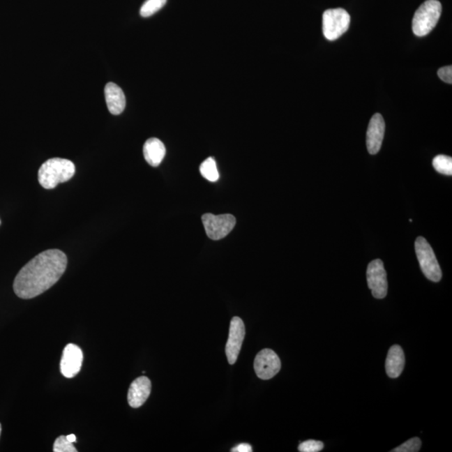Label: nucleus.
<instances>
[{
    "instance_id": "15",
    "label": "nucleus",
    "mask_w": 452,
    "mask_h": 452,
    "mask_svg": "<svg viewBox=\"0 0 452 452\" xmlns=\"http://www.w3.org/2000/svg\"><path fill=\"white\" fill-rule=\"evenodd\" d=\"M166 149L161 140L156 137L149 138L144 146V156L149 165L158 167L165 158Z\"/></svg>"
},
{
    "instance_id": "10",
    "label": "nucleus",
    "mask_w": 452,
    "mask_h": 452,
    "mask_svg": "<svg viewBox=\"0 0 452 452\" xmlns=\"http://www.w3.org/2000/svg\"><path fill=\"white\" fill-rule=\"evenodd\" d=\"M83 362L82 350L77 345L70 343L63 350L61 372L66 378H73L81 370Z\"/></svg>"
},
{
    "instance_id": "14",
    "label": "nucleus",
    "mask_w": 452,
    "mask_h": 452,
    "mask_svg": "<svg viewBox=\"0 0 452 452\" xmlns=\"http://www.w3.org/2000/svg\"><path fill=\"white\" fill-rule=\"evenodd\" d=\"M405 358L403 349L399 345H393L388 352L385 370L391 378L399 377L404 370Z\"/></svg>"
},
{
    "instance_id": "17",
    "label": "nucleus",
    "mask_w": 452,
    "mask_h": 452,
    "mask_svg": "<svg viewBox=\"0 0 452 452\" xmlns=\"http://www.w3.org/2000/svg\"><path fill=\"white\" fill-rule=\"evenodd\" d=\"M434 169L439 174L452 175V158L446 155H438L433 159Z\"/></svg>"
},
{
    "instance_id": "24",
    "label": "nucleus",
    "mask_w": 452,
    "mask_h": 452,
    "mask_svg": "<svg viewBox=\"0 0 452 452\" xmlns=\"http://www.w3.org/2000/svg\"><path fill=\"white\" fill-rule=\"evenodd\" d=\"M66 438H67V439H68L69 442H73V443H74V442H75V441H77V437H75V435L74 434L66 435Z\"/></svg>"
},
{
    "instance_id": "11",
    "label": "nucleus",
    "mask_w": 452,
    "mask_h": 452,
    "mask_svg": "<svg viewBox=\"0 0 452 452\" xmlns=\"http://www.w3.org/2000/svg\"><path fill=\"white\" fill-rule=\"evenodd\" d=\"M385 132V123L382 115L376 113L372 116L367 131V149L370 154H376L382 146Z\"/></svg>"
},
{
    "instance_id": "20",
    "label": "nucleus",
    "mask_w": 452,
    "mask_h": 452,
    "mask_svg": "<svg viewBox=\"0 0 452 452\" xmlns=\"http://www.w3.org/2000/svg\"><path fill=\"white\" fill-rule=\"evenodd\" d=\"M421 447V441L420 438L414 437L409 439V441L402 444L401 446H398L396 449L392 450V452H417L420 451Z\"/></svg>"
},
{
    "instance_id": "9",
    "label": "nucleus",
    "mask_w": 452,
    "mask_h": 452,
    "mask_svg": "<svg viewBox=\"0 0 452 452\" xmlns=\"http://www.w3.org/2000/svg\"><path fill=\"white\" fill-rule=\"evenodd\" d=\"M245 336L244 322L240 317H233L230 322L229 338L225 346V354L229 364L236 362Z\"/></svg>"
},
{
    "instance_id": "18",
    "label": "nucleus",
    "mask_w": 452,
    "mask_h": 452,
    "mask_svg": "<svg viewBox=\"0 0 452 452\" xmlns=\"http://www.w3.org/2000/svg\"><path fill=\"white\" fill-rule=\"evenodd\" d=\"M167 0H146L140 10L142 17H150L165 6Z\"/></svg>"
},
{
    "instance_id": "26",
    "label": "nucleus",
    "mask_w": 452,
    "mask_h": 452,
    "mask_svg": "<svg viewBox=\"0 0 452 452\" xmlns=\"http://www.w3.org/2000/svg\"><path fill=\"white\" fill-rule=\"evenodd\" d=\"M0 223H1V222H0Z\"/></svg>"
},
{
    "instance_id": "5",
    "label": "nucleus",
    "mask_w": 452,
    "mask_h": 452,
    "mask_svg": "<svg viewBox=\"0 0 452 452\" xmlns=\"http://www.w3.org/2000/svg\"><path fill=\"white\" fill-rule=\"evenodd\" d=\"M350 15L343 8L326 10L322 15V31L326 39H338L349 28Z\"/></svg>"
},
{
    "instance_id": "4",
    "label": "nucleus",
    "mask_w": 452,
    "mask_h": 452,
    "mask_svg": "<svg viewBox=\"0 0 452 452\" xmlns=\"http://www.w3.org/2000/svg\"><path fill=\"white\" fill-rule=\"evenodd\" d=\"M414 248L421 269L426 278L431 282H439L442 278L441 267L429 243L424 237H418L414 243Z\"/></svg>"
},
{
    "instance_id": "25",
    "label": "nucleus",
    "mask_w": 452,
    "mask_h": 452,
    "mask_svg": "<svg viewBox=\"0 0 452 452\" xmlns=\"http://www.w3.org/2000/svg\"><path fill=\"white\" fill-rule=\"evenodd\" d=\"M1 431H2V426L1 424H0V435H1Z\"/></svg>"
},
{
    "instance_id": "19",
    "label": "nucleus",
    "mask_w": 452,
    "mask_h": 452,
    "mask_svg": "<svg viewBox=\"0 0 452 452\" xmlns=\"http://www.w3.org/2000/svg\"><path fill=\"white\" fill-rule=\"evenodd\" d=\"M53 451L54 452H77V450L73 446V443L67 439L66 435H61L54 443Z\"/></svg>"
},
{
    "instance_id": "3",
    "label": "nucleus",
    "mask_w": 452,
    "mask_h": 452,
    "mask_svg": "<svg viewBox=\"0 0 452 452\" xmlns=\"http://www.w3.org/2000/svg\"><path fill=\"white\" fill-rule=\"evenodd\" d=\"M442 11L438 0H427L414 13L412 29L414 35L423 37L428 35L437 24Z\"/></svg>"
},
{
    "instance_id": "21",
    "label": "nucleus",
    "mask_w": 452,
    "mask_h": 452,
    "mask_svg": "<svg viewBox=\"0 0 452 452\" xmlns=\"http://www.w3.org/2000/svg\"><path fill=\"white\" fill-rule=\"evenodd\" d=\"M322 449H324V443L314 439L301 442L299 446V451L301 452H318Z\"/></svg>"
},
{
    "instance_id": "8",
    "label": "nucleus",
    "mask_w": 452,
    "mask_h": 452,
    "mask_svg": "<svg viewBox=\"0 0 452 452\" xmlns=\"http://www.w3.org/2000/svg\"><path fill=\"white\" fill-rule=\"evenodd\" d=\"M282 367L278 355L273 350L265 349L255 359L254 368L258 378L268 380L278 374Z\"/></svg>"
},
{
    "instance_id": "16",
    "label": "nucleus",
    "mask_w": 452,
    "mask_h": 452,
    "mask_svg": "<svg viewBox=\"0 0 452 452\" xmlns=\"http://www.w3.org/2000/svg\"><path fill=\"white\" fill-rule=\"evenodd\" d=\"M199 171L204 179L211 182H216L220 178L215 158H209L201 163Z\"/></svg>"
},
{
    "instance_id": "2",
    "label": "nucleus",
    "mask_w": 452,
    "mask_h": 452,
    "mask_svg": "<svg viewBox=\"0 0 452 452\" xmlns=\"http://www.w3.org/2000/svg\"><path fill=\"white\" fill-rule=\"evenodd\" d=\"M75 172L74 163L68 159L50 158L40 167L38 179L42 187L52 190L59 183L68 181L73 177Z\"/></svg>"
},
{
    "instance_id": "13",
    "label": "nucleus",
    "mask_w": 452,
    "mask_h": 452,
    "mask_svg": "<svg viewBox=\"0 0 452 452\" xmlns=\"http://www.w3.org/2000/svg\"><path fill=\"white\" fill-rule=\"evenodd\" d=\"M105 98L109 112L112 115H119L124 111L126 98L121 87L113 82H109L105 86Z\"/></svg>"
},
{
    "instance_id": "12",
    "label": "nucleus",
    "mask_w": 452,
    "mask_h": 452,
    "mask_svg": "<svg viewBox=\"0 0 452 452\" xmlns=\"http://www.w3.org/2000/svg\"><path fill=\"white\" fill-rule=\"evenodd\" d=\"M152 384L148 377L141 376L130 385L128 400L132 408H140L144 405L151 393Z\"/></svg>"
},
{
    "instance_id": "23",
    "label": "nucleus",
    "mask_w": 452,
    "mask_h": 452,
    "mask_svg": "<svg viewBox=\"0 0 452 452\" xmlns=\"http://www.w3.org/2000/svg\"><path fill=\"white\" fill-rule=\"evenodd\" d=\"M233 452H251L253 451V447L248 443H241L239 444L238 446L234 447L232 450Z\"/></svg>"
},
{
    "instance_id": "22",
    "label": "nucleus",
    "mask_w": 452,
    "mask_h": 452,
    "mask_svg": "<svg viewBox=\"0 0 452 452\" xmlns=\"http://www.w3.org/2000/svg\"><path fill=\"white\" fill-rule=\"evenodd\" d=\"M437 74L439 79L442 80L443 82H445L448 84L452 83V66H451L442 67V68L439 69Z\"/></svg>"
},
{
    "instance_id": "7",
    "label": "nucleus",
    "mask_w": 452,
    "mask_h": 452,
    "mask_svg": "<svg viewBox=\"0 0 452 452\" xmlns=\"http://www.w3.org/2000/svg\"><path fill=\"white\" fill-rule=\"evenodd\" d=\"M367 282L368 286L375 299H383L386 296L388 292L387 274L381 259H376L368 264Z\"/></svg>"
},
{
    "instance_id": "6",
    "label": "nucleus",
    "mask_w": 452,
    "mask_h": 452,
    "mask_svg": "<svg viewBox=\"0 0 452 452\" xmlns=\"http://www.w3.org/2000/svg\"><path fill=\"white\" fill-rule=\"evenodd\" d=\"M202 221L205 232L213 241H219L227 236L236 223V218L229 213L220 216L204 213Z\"/></svg>"
},
{
    "instance_id": "1",
    "label": "nucleus",
    "mask_w": 452,
    "mask_h": 452,
    "mask_svg": "<svg viewBox=\"0 0 452 452\" xmlns=\"http://www.w3.org/2000/svg\"><path fill=\"white\" fill-rule=\"evenodd\" d=\"M67 257L57 249L37 255L16 276L14 291L22 299H31L53 287L64 274Z\"/></svg>"
}]
</instances>
